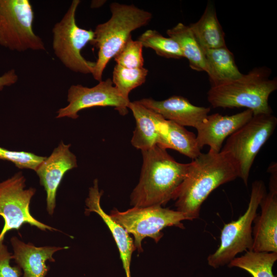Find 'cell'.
Here are the masks:
<instances>
[{
  "label": "cell",
  "instance_id": "obj_1",
  "mask_svg": "<svg viewBox=\"0 0 277 277\" xmlns=\"http://www.w3.org/2000/svg\"><path fill=\"white\" fill-rule=\"evenodd\" d=\"M240 177L236 162L226 152L201 153L192 161L175 199L176 210L187 220L199 218L201 206L220 186Z\"/></svg>",
  "mask_w": 277,
  "mask_h": 277
},
{
  "label": "cell",
  "instance_id": "obj_2",
  "mask_svg": "<svg viewBox=\"0 0 277 277\" xmlns=\"http://www.w3.org/2000/svg\"><path fill=\"white\" fill-rule=\"evenodd\" d=\"M159 145L141 151L143 164L139 182L130 194V205L162 206L175 200L188 171L189 163L176 161Z\"/></svg>",
  "mask_w": 277,
  "mask_h": 277
},
{
  "label": "cell",
  "instance_id": "obj_3",
  "mask_svg": "<svg viewBox=\"0 0 277 277\" xmlns=\"http://www.w3.org/2000/svg\"><path fill=\"white\" fill-rule=\"evenodd\" d=\"M271 73L269 68H254L238 78L211 86L208 101L214 108L244 107L253 115L271 114L268 98L277 89L276 78H270Z\"/></svg>",
  "mask_w": 277,
  "mask_h": 277
},
{
  "label": "cell",
  "instance_id": "obj_4",
  "mask_svg": "<svg viewBox=\"0 0 277 277\" xmlns=\"http://www.w3.org/2000/svg\"><path fill=\"white\" fill-rule=\"evenodd\" d=\"M110 9L111 17L96 26L92 44L98 51L91 74L98 82L102 81L103 73L108 63L131 36V32L147 25L152 17L150 12L133 5L113 2Z\"/></svg>",
  "mask_w": 277,
  "mask_h": 277
},
{
  "label": "cell",
  "instance_id": "obj_5",
  "mask_svg": "<svg viewBox=\"0 0 277 277\" xmlns=\"http://www.w3.org/2000/svg\"><path fill=\"white\" fill-rule=\"evenodd\" d=\"M266 194L264 182L256 180L252 184L248 208L238 220L223 226L221 230L220 244L216 251L207 258L208 265L217 268L223 266L244 251L252 250V227L257 210Z\"/></svg>",
  "mask_w": 277,
  "mask_h": 277
},
{
  "label": "cell",
  "instance_id": "obj_6",
  "mask_svg": "<svg viewBox=\"0 0 277 277\" xmlns=\"http://www.w3.org/2000/svg\"><path fill=\"white\" fill-rule=\"evenodd\" d=\"M80 0H73L68 10L52 29L53 49L55 55L68 69L74 72L92 73L95 62L86 60L82 50L94 39V31L80 28L75 14Z\"/></svg>",
  "mask_w": 277,
  "mask_h": 277
},
{
  "label": "cell",
  "instance_id": "obj_7",
  "mask_svg": "<svg viewBox=\"0 0 277 277\" xmlns=\"http://www.w3.org/2000/svg\"><path fill=\"white\" fill-rule=\"evenodd\" d=\"M111 218L134 237V244L138 252L143 251L142 241L152 238L157 243L163 236L162 230L170 226L184 229L182 221L187 220L181 212L161 206L145 207H133L120 211L114 208L109 214Z\"/></svg>",
  "mask_w": 277,
  "mask_h": 277
},
{
  "label": "cell",
  "instance_id": "obj_8",
  "mask_svg": "<svg viewBox=\"0 0 277 277\" xmlns=\"http://www.w3.org/2000/svg\"><path fill=\"white\" fill-rule=\"evenodd\" d=\"M276 125L277 118L272 113L253 115L247 123L228 137L221 149L236 162L240 169L239 177L246 186L256 155L272 135Z\"/></svg>",
  "mask_w": 277,
  "mask_h": 277
},
{
  "label": "cell",
  "instance_id": "obj_9",
  "mask_svg": "<svg viewBox=\"0 0 277 277\" xmlns=\"http://www.w3.org/2000/svg\"><path fill=\"white\" fill-rule=\"evenodd\" d=\"M34 12L28 0H0V45L12 51L45 50L33 31Z\"/></svg>",
  "mask_w": 277,
  "mask_h": 277
},
{
  "label": "cell",
  "instance_id": "obj_10",
  "mask_svg": "<svg viewBox=\"0 0 277 277\" xmlns=\"http://www.w3.org/2000/svg\"><path fill=\"white\" fill-rule=\"evenodd\" d=\"M26 179L21 172L0 183V216L4 225L0 233V242L5 234L12 230H19L24 224L39 229L57 230L34 218L30 212V203L35 193L34 188L25 189Z\"/></svg>",
  "mask_w": 277,
  "mask_h": 277
},
{
  "label": "cell",
  "instance_id": "obj_11",
  "mask_svg": "<svg viewBox=\"0 0 277 277\" xmlns=\"http://www.w3.org/2000/svg\"><path fill=\"white\" fill-rule=\"evenodd\" d=\"M67 101L68 105L57 111L56 118L76 119L80 111L94 107H112L121 115H125L130 102L114 87L110 78L100 81L91 88L80 84L71 85L68 90Z\"/></svg>",
  "mask_w": 277,
  "mask_h": 277
},
{
  "label": "cell",
  "instance_id": "obj_12",
  "mask_svg": "<svg viewBox=\"0 0 277 277\" xmlns=\"http://www.w3.org/2000/svg\"><path fill=\"white\" fill-rule=\"evenodd\" d=\"M70 146L61 142L35 171L46 191V209L50 215L54 213L57 190L65 174L77 167L76 157L70 151Z\"/></svg>",
  "mask_w": 277,
  "mask_h": 277
},
{
  "label": "cell",
  "instance_id": "obj_13",
  "mask_svg": "<svg viewBox=\"0 0 277 277\" xmlns=\"http://www.w3.org/2000/svg\"><path fill=\"white\" fill-rule=\"evenodd\" d=\"M270 174L269 191L260 204V214L253 221L252 250L255 252L277 253V173Z\"/></svg>",
  "mask_w": 277,
  "mask_h": 277
},
{
  "label": "cell",
  "instance_id": "obj_14",
  "mask_svg": "<svg viewBox=\"0 0 277 277\" xmlns=\"http://www.w3.org/2000/svg\"><path fill=\"white\" fill-rule=\"evenodd\" d=\"M251 110L246 109L231 115H223L218 113L208 115L196 128V140L199 148L209 146V151H221L224 140L236 131L252 117Z\"/></svg>",
  "mask_w": 277,
  "mask_h": 277
},
{
  "label": "cell",
  "instance_id": "obj_15",
  "mask_svg": "<svg viewBox=\"0 0 277 277\" xmlns=\"http://www.w3.org/2000/svg\"><path fill=\"white\" fill-rule=\"evenodd\" d=\"M137 101L165 120L183 127L196 128L205 120L210 111V108L194 105L182 96H172L162 101L144 98Z\"/></svg>",
  "mask_w": 277,
  "mask_h": 277
},
{
  "label": "cell",
  "instance_id": "obj_16",
  "mask_svg": "<svg viewBox=\"0 0 277 277\" xmlns=\"http://www.w3.org/2000/svg\"><path fill=\"white\" fill-rule=\"evenodd\" d=\"M13 248L12 259L23 271V277H45L49 267L47 261L54 262L53 254L68 247H37L31 243L27 244L16 236L10 240Z\"/></svg>",
  "mask_w": 277,
  "mask_h": 277
},
{
  "label": "cell",
  "instance_id": "obj_17",
  "mask_svg": "<svg viewBox=\"0 0 277 277\" xmlns=\"http://www.w3.org/2000/svg\"><path fill=\"white\" fill-rule=\"evenodd\" d=\"M128 109L131 110L136 123L131 140L132 145L141 151L156 145L160 146L166 120L137 101L130 102Z\"/></svg>",
  "mask_w": 277,
  "mask_h": 277
},
{
  "label": "cell",
  "instance_id": "obj_18",
  "mask_svg": "<svg viewBox=\"0 0 277 277\" xmlns=\"http://www.w3.org/2000/svg\"><path fill=\"white\" fill-rule=\"evenodd\" d=\"M103 191L98 189V180L95 179L93 185L89 189L88 196L86 199V213L94 212L103 220L109 228L119 251L120 258L126 277H131L130 265L133 252L136 249L133 239L121 226L114 222L102 209L101 198Z\"/></svg>",
  "mask_w": 277,
  "mask_h": 277
},
{
  "label": "cell",
  "instance_id": "obj_19",
  "mask_svg": "<svg viewBox=\"0 0 277 277\" xmlns=\"http://www.w3.org/2000/svg\"><path fill=\"white\" fill-rule=\"evenodd\" d=\"M206 70L211 86L241 77L233 53L226 46L213 49H203Z\"/></svg>",
  "mask_w": 277,
  "mask_h": 277
},
{
  "label": "cell",
  "instance_id": "obj_20",
  "mask_svg": "<svg viewBox=\"0 0 277 277\" xmlns=\"http://www.w3.org/2000/svg\"><path fill=\"white\" fill-rule=\"evenodd\" d=\"M189 26L203 50L226 46L225 33L212 3L208 2L200 18Z\"/></svg>",
  "mask_w": 277,
  "mask_h": 277
},
{
  "label": "cell",
  "instance_id": "obj_21",
  "mask_svg": "<svg viewBox=\"0 0 277 277\" xmlns=\"http://www.w3.org/2000/svg\"><path fill=\"white\" fill-rule=\"evenodd\" d=\"M169 37L179 45L183 57L189 62L190 67L197 71H205L206 64L204 51L189 26L182 23L166 31Z\"/></svg>",
  "mask_w": 277,
  "mask_h": 277
},
{
  "label": "cell",
  "instance_id": "obj_22",
  "mask_svg": "<svg viewBox=\"0 0 277 277\" xmlns=\"http://www.w3.org/2000/svg\"><path fill=\"white\" fill-rule=\"evenodd\" d=\"M161 147L172 149L194 160L201 153L194 133L174 122L166 120Z\"/></svg>",
  "mask_w": 277,
  "mask_h": 277
},
{
  "label": "cell",
  "instance_id": "obj_23",
  "mask_svg": "<svg viewBox=\"0 0 277 277\" xmlns=\"http://www.w3.org/2000/svg\"><path fill=\"white\" fill-rule=\"evenodd\" d=\"M277 260V253L248 250L230 261L229 267H238L245 270L252 277H276L272 267Z\"/></svg>",
  "mask_w": 277,
  "mask_h": 277
},
{
  "label": "cell",
  "instance_id": "obj_24",
  "mask_svg": "<svg viewBox=\"0 0 277 277\" xmlns=\"http://www.w3.org/2000/svg\"><path fill=\"white\" fill-rule=\"evenodd\" d=\"M138 40L143 47L153 49L159 56L176 59L183 57L178 44L172 38L165 37L156 30H146Z\"/></svg>",
  "mask_w": 277,
  "mask_h": 277
},
{
  "label": "cell",
  "instance_id": "obj_25",
  "mask_svg": "<svg viewBox=\"0 0 277 277\" xmlns=\"http://www.w3.org/2000/svg\"><path fill=\"white\" fill-rule=\"evenodd\" d=\"M148 73V70L144 67L127 68L116 64L113 69L112 81L121 94L129 98L130 91L145 82Z\"/></svg>",
  "mask_w": 277,
  "mask_h": 277
},
{
  "label": "cell",
  "instance_id": "obj_26",
  "mask_svg": "<svg viewBox=\"0 0 277 277\" xmlns=\"http://www.w3.org/2000/svg\"><path fill=\"white\" fill-rule=\"evenodd\" d=\"M143 48L142 43L138 39L133 40L131 36L129 37L114 57L116 64L127 68L144 67Z\"/></svg>",
  "mask_w": 277,
  "mask_h": 277
},
{
  "label": "cell",
  "instance_id": "obj_27",
  "mask_svg": "<svg viewBox=\"0 0 277 277\" xmlns=\"http://www.w3.org/2000/svg\"><path fill=\"white\" fill-rule=\"evenodd\" d=\"M46 157L31 152L11 151L0 147V160L10 161L20 169L35 171Z\"/></svg>",
  "mask_w": 277,
  "mask_h": 277
},
{
  "label": "cell",
  "instance_id": "obj_28",
  "mask_svg": "<svg viewBox=\"0 0 277 277\" xmlns=\"http://www.w3.org/2000/svg\"><path fill=\"white\" fill-rule=\"evenodd\" d=\"M11 253L3 241L0 242V277H20L22 274V269L17 266H12L10 260Z\"/></svg>",
  "mask_w": 277,
  "mask_h": 277
},
{
  "label": "cell",
  "instance_id": "obj_29",
  "mask_svg": "<svg viewBox=\"0 0 277 277\" xmlns=\"http://www.w3.org/2000/svg\"><path fill=\"white\" fill-rule=\"evenodd\" d=\"M18 78V75L14 69L9 70L0 76V91L2 90L5 86L14 84L17 81Z\"/></svg>",
  "mask_w": 277,
  "mask_h": 277
}]
</instances>
